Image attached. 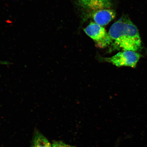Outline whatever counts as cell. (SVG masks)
Wrapping results in <instances>:
<instances>
[{
	"label": "cell",
	"mask_w": 147,
	"mask_h": 147,
	"mask_svg": "<svg viewBox=\"0 0 147 147\" xmlns=\"http://www.w3.org/2000/svg\"><path fill=\"white\" fill-rule=\"evenodd\" d=\"M31 147H53L50 142L44 136L36 131L33 137Z\"/></svg>",
	"instance_id": "cell-6"
},
{
	"label": "cell",
	"mask_w": 147,
	"mask_h": 147,
	"mask_svg": "<svg viewBox=\"0 0 147 147\" xmlns=\"http://www.w3.org/2000/svg\"><path fill=\"white\" fill-rule=\"evenodd\" d=\"M115 16V13L111 8L102 9L92 14L90 16L95 23L103 26L107 25Z\"/></svg>",
	"instance_id": "cell-5"
},
{
	"label": "cell",
	"mask_w": 147,
	"mask_h": 147,
	"mask_svg": "<svg viewBox=\"0 0 147 147\" xmlns=\"http://www.w3.org/2000/svg\"><path fill=\"white\" fill-rule=\"evenodd\" d=\"M1 62H0V64H1Z\"/></svg>",
	"instance_id": "cell-8"
},
{
	"label": "cell",
	"mask_w": 147,
	"mask_h": 147,
	"mask_svg": "<svg viewBox=\"0 0 147 147\" xmlns=\"http://www.w3.org/2000/svg\"><path fill=\"white\" fill-rule=\"evenodd\" d=\"M109 34L117 49L136 51L141 47V40L136 26L128 18L123 17L110 27Z\"/></svg>",
	"instance_id": "cell-1"
},
{
	"label": "cell",
	"mask_w": 147,
	"mask_h": 147,
	"mask_svg": "<svg viewBox=\"0 0 147 147\" xmlns=\"http://www.w3.org/2000/svg\"><path fill=\"white\" fill-rule=\"evenodd\" d=\"M53 147H75L65 144L61 141H55L52 144Z\"/></svg>",
	"instance_id": "cell-7"
},
{
	"label": "cell",
	"mask_w": 147,
	"mask_h": 147,
	"mask_svg": "<svg viewBox=\"0 0 147 147\" xmlns=\"http://www.w3.org/2000/svg\"><path fill=\"white\" fill-rule=\"evenodd\" d=\"M78 6L85 11L86 16L89 17L94 13L102 9L111 8V0H75Z\"/></svg>",
	"instance_id": "cell-4"
},
{
	"label": "cell",
	"mask_w": 147,
	"mask_h": 147,
	"mask_svg": "<svg viewBox=\"0 0 147 147\" xmlns=\"http://www.w3.org/2000/svg\"><path fill=\"white\" fill-rule=\"evenodd\" d=\"M141 57V55L136 51L126 50L118 53L111 57L106 58L105 60L117 67L135 68Z\"/></svg>",
	"instance_id": "cell-3"
},
{
	"label": "cell",
	"mask_w": 147,
	"mask_h": 147,
	"mask_svg": "<svg viewBox=\"0 0 147 147\" xmlns=\"http://www.w3.org/2000/svg\"><path fill=\"white\" fill-rule=\"evenodd\" d=\"M86 34L94 41L98 47L103 48L109 46L112 41L109 33L102 26L92 22L84 29Z\"/></svg>",
	"instance_id": "cell-2"
}]
</instances>
